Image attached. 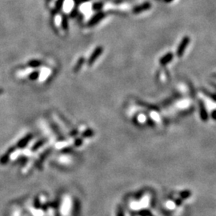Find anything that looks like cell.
Returning a JSON list of instances; mask_svg holds the SVG:
<instances>
[{"mask_svg":"<svg viewBox=\"0 0 216 216\" xmlns=\"http://www.w3.org/2000/svg\"><path fill=\"white\" fill-rule=\"evenodd\" d=\"M190 42V37L186 36V37L183 38V40L181 41V43H179V46H178L177 48V51H176V54H177V55L179 56V57H181V56L183 55L185 50H186V48H187V46L189 45Z\"/></svg>","mask_w":216,"mask_h":216,"instance_id":"6da1fadb","label":"cell"},{"mask_svg":"<svg viewBox=\"0 0 216 216\" xmlns=\"http://www.w3.org/2000/svg\"><path fill=\"white\" fill-rule=\"evenodd\" d=\"M32 139H33V135L31 133L27 134V135H25L23 138H22L19 142H17L15 146H16V148H19V149H24V148L27 146L28 143L31 141Z\"/></svg>","mask_w":216,"mask_h":216,"instance_id":"7a4b0ae2","label":"cell"},{"mask_svg":"<svg viewBox=\"0 0 216 216\" xmlns=\"http://www.w3.org/2000/svg\"><path fill=\"white\" fill-rule=\"evenodd\" d=\"M15 150H16V146H11V147L8 148L7 151H6V153L4 154V155H2V156H1V158H0V164L1 165L7 164V163L9 162L11 155L15 151Z\"/></svg>","mask_w":216,"mask_h":216,"instance_id":"3957f363","label":"cell"},{"mask_svg":"<svg viewBox=\"0 0 216 216\" xmlns=\"http://www.w3.org/2000/svg\"><path fill=\"white\" fill-rule=\"evenodd\" d=\"M151 7V4L150 3V2H144V3H142L141 5L136 6L135 7H134L133 13L139 14L141 13V12H142V11H147V10H149Z\"/></svg>","mask_w":216,"mask_h":216,"instance_id":"277c9868","label":"cell"},{"mask_svg":"<svg viewBox=\"0 0 216 216\" xmlns=\"http://www.w3.org/2000/svg\"><path fill=\"white\" fill-rule=\"evenodd\" d=\"M80 210H81V203L78 198H75L73 201V216H79Z\"/></svg>","mask_w":216,"mask_h":216,"instance_id":"5b68a950","label":"cell"},{"mask_svg":"<svg viewBox=\"0 0 216 216\" xmlns=\"http://www.w3.org/2000/svg\"><path fill=\"white\" fill-rule=\"evenodd\" d=\"M46 140H47V139H46V138H43V139H39V140H38L37 142H35L33 146H32L31 149V151L35 152V151H38L39 148L42 147V146H43V145L46 143Z\"/></svg>","mask_w":216,"mask_h":216,"instance_id":"8992f818","label":"cell"},{"mask_svg":"<svg viewBox=\"0 0 216 216\" xmlns=\"http://www.w3.org/2000/svg\"><path fill=\"white\" fill-rule=\"evenodd\" d=\"M102 52H103V48L102 47H98L95 50H94V53L92 54V55L91 56V59H90V60H89V63H90V65H91L94 61H95L96 59H97V58L101 55Z\"/></svg>","mask_w":216,"mask_h":216,"instance_id":"52a82bcc","label":"cell"},{"mask_svg":"<svg viewBox=\"0 0 216 216\" xmlns=\"http://www.w3.org/2000/svg\"><path fill=\"white\" fill-rule=\"evenodd\" d=\"M172 59H173V54L167 53L160 59V63L162 65H166L168 63H170Z\"/></svg>","mask_w":216,"mask_h":216,"instance_id":"ba28073f","label":"cell"},{"mask_svg":"<svg viewBox=\"0 0 216 216\" xmlns=\"http://www.w3.org/2000/svg\"><path fill=\"white\" fill-rule=\"evenodd\" d=\"M93 135H94V131L91 129H87L82 134V136L83 138H90V137H92Z\"/></svg>","mask_w":216,"mask_h":216,"instance_id":"9c48e42d","label":"cell"},{"mask_svg":"<svg viewBox=\"0 0 216 216\" xmlns=\"http://www.w3.org/2000/svg\"><path fill=\"white\" fill-rule=\"evenodd\" d=\"M50 151H51V149H47L40 155V157H39V161H40L41 163H42V162H43V161L44 160L46 157H47L48 155H49V154L50 153Z\"/></svg>","mask_w":216,"mask_h":216,"instance_id":"30bf717a","label":"cell"},{"mask_svg":"<svg viewBox=\"0 0 216 216\" xmlns=\"http://www.w3.org/2000/svg\"><path fill=\"white\" fill-rule=\"evenodd\" d=\"M41 206H42V204L40 203V199L38 196H36L34 199V207L35 209H39L41 208Z\"/></svg>","mask_w":216,"mask_h":216,"instance_id":"8fae6325","label":"cell"},{"mask_svg":"<svg viewBox=\"0 0 216 216\" xmlns=\"http://www.w3.org/2000/svg\"><path fill=\"white\" fill-rule=\"evenodd\" d=\"M83 139H81V138H78V139H76L74 141V146H76V147H79L80 146L83 145Z\"/></svg>","mask_w":216,"mask_h":216,"instance_id":"7c38bea8","label":"cell"},{"mask_svg":"<svg viewBox=\"0 0 216 216\" xmlns=\"http://www.w3.org/2000/svg\"><path fill=\"white\" fill-rule=\"evenodd\" d=\"M39 72L35 71V72H33V73H31V74H30L29 79L31 80H35V79H37L38 77H39Z\"/></svg>","mask_w":216,"mask_h":216,"instance_id":"4fadbf2b","label":"cell"},{"mask_svg":"<svg viewBox=\"0 0 216 216\" xmlns=\"http://www.w3.org/2000/svg\"><path fill=\"white\" fill-rule=\"evenodd\" d=\"M40 62L37 61V60H34V61H31L29 63V66L32 67H37L39 66H40Z\"/></svg>","mask_w":216,"mask_h":216,"instance_id":"5bb4252c","label":"cell"},{"mask_svg":"<svg viewBox=\"0 0 216 216\" xmlns=\"http://www.w3.org/2000/svg\"><path fill=\"white\" fill-rule=\"evenodd\" d=\"M19 162L18 163H20L21 165H24L25 163L27 162V158L26 157H22V158H20V159H19Z\"/></svg>","mask_w":216,"mask_h":216,"instance_id":"9a60e30c","label":"cell"},{"mask_svg":"<svg viewBox=\"0 0 216 216\" xmlns=\"http://www.w3.org/2000/svg\"><path fill=\"white\" fill-rule=\"evenodd\" d=\"M71 151H72V148L70 147V146H69V147H67V148H65V149H63L62 151L65 154H67V153H70Z\"/></svg>","mask_w":216,"mask_h":216,"instance_id":"2e32d148","label":"cell"},{"mask_svg":"<svg viewBox=\"0 0 216 216\" xmlns=\"http://www.w3.org/2000/svg\"><path fill=\"white\" fill-rule=\"evenodd\" d=\"M78 133L77 131H73L70 132V136H74V135H76V134Z\"/></svg>","mask_w":216,"mask_h":216,"instance_id":"e0dca14e","label":"cell"},{"mask_svg":"<svg viewBox=\"0 0 216 216\" xmlns=\"http://www.w3.org/2000/svg\"><path fill=\"white\" fill-rule=\"evenodd\" d=\"M164 1H165V2H172L173 0H164Z\"/></svg>","mask_w":216,"mask_h":216,"instance_id":"ac0fdd59","label":"cell"},{"mask_svg":"<svg viewBox=\"0 0 216 216\" xmlns=\"http://www.w3.org/2000/svg\"><path fill=\"white\" fill-rule=\"evenodd\" d=\"M2 93H3V90H2V89L0 88V94H2Z\"/></svg>","mask_w":216,"mask_h":216,"instance_id":"d6986e66","label":"cell"}]
</instances>
